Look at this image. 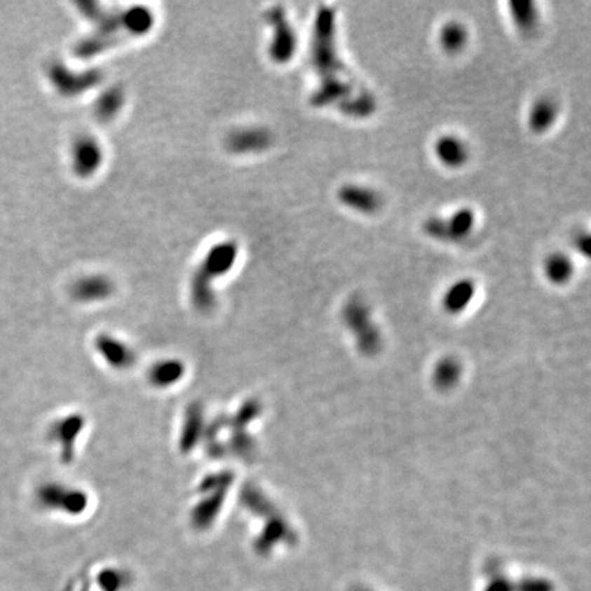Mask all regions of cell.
<instances>
[{
  "mask_svg": "<svg viewBox=\"0 0 591 591\" xmlns=\"http://www.w3.org/2000/svg\"><path fill=\"white\" fill-rule=\"evenodd\" d=\"M240 501L243 504V507L248 509L251 513H254L257 516H267V515H273L274 508L271 505V503L267 500V497L252 484H248L243 489L241 496H240Z\"/></svg>",
  "mask_w": 591,
  "mask_h": 591,
  "instance_id": "7402d4cb",
  "label": "cell"
},
{
  "mask_svg": "<svg viewBox=\"0 0 591 591\" xmlns=\"http://www.w3.org/2000/svg\"><path fill=\"white\" fill-rule=\"evenodd\" d=\"M337 198L341 205L360 215H375L383 207L382 195L376 189L360 184L339 186Z\"/></svg>",
  "mask_w": 591,
  "mask_h": 591,
  "instance_id": "5b68a950",
  "label": "cell"
},
{
  "mask_svg": "<svg viewBox=\"0 0 591 591\" xmlns=\"http://www.w3.org/2000/svg\"><path fill=\"white\" fill-rule=\"evenodd\" d=\"M515 591H555V585L543 578H524L515 582Z\"/></svg>",
  "mask_w": 591,
  "mask_h": 591,
  "instance_id": "603a6c76",
  "label": "cell"
},
{
  "mask_svg": "<svg viewBox=\"0 0 591 591\" xmlns=\"http://www.w3.org/2000/svg\"><path fill=\"white\" fill-rule=\"evenodd\" d=\"M509 17L513 27L522 34H533L541 21L538 6L531 0H515L509 3Z\"/></svg>",
  "mask_w": 591,
  "mask_h": 591,
  "instance_id": "4fadbf2b",
  "label": "cell"
},
{
  "mask_svg": "<svg viewBox=\"0 0 591 591\" xmlns=\"http://www.w3.org/2000/svg\"><path fill=\"white\" fill-rule=\"evenodd\" d=\"M271 24L276 32V39L271 46V57L280 63L287 62L289 59H292L297 48L296 34L287 24L282 10H273Z\"/></svg>",
  "mask_w": 591,
  "mask_h": 591,
  "instance_id": "8fae6325",
  "label": "cell"
},
{
  "mask_svg": "<svg viewBox=\"0 0 591 591\" xmlns=\"http://www.w3.org/2000/svg\"><path fill=\"white\" fill-rule=\"evenodd\" d=\"M41 503L46 507L66 512L69 515H81L88 507V496L80 489L63 484H50L40 493Z\"/></svg>",
  "mask_w": 591,
  "mask_h": 591,
  "instance_id": "8992f818",
  "label": "cell"
},
{
  "mask_svg": "<svg viewBox=\"0 0 591 591\" xmlns=\"http://www.w3.org/2000/svg\"><path fill=\"white\" fill-rule=\"evenodd\" d=\"M100 580H102V585L106 586L107 590L114 591L116 590L119 586L122 587L123 575H122V572H118V571H115V569L111 568L109 571L102 572Z\"/></svg>",
  "mask_w": 591,
  "mask_h": 591,
  "instance_id": "d4e9b609",
  "label": "cell"
},
{
  "mask_svg": "<svg viewBox=\"0 0 591 591\" xmlns=\"http://www.w3.org/2000/svg\"><path fill=\"white\" fill-rule=\"evenodd\" d=\"M74 155H76V161H74L76 169L81 175L90 174L97 169L100 163V158H102L99 145L90 139L79 141Z\"/></svg>",
  "mask_w": 591,
  "mask_h": 591,
  "instance_id": "ffe728a7",
  "label": "cell"
},
{
  "mask_svg": "<svg viewBox=\"0 0 591 591\" xmlns=\"http://www.w3.org/2000/svg\"><path fill=\"white\" fill-rule=\"evenodd\" d=\"M575 247L579 254H589L590 251V237L589 234H578L575 238Z\"/></svg>",
  "mask_w": 591,
  "mask_h": 591,
  "instance_id": "484cf974",
  "label": "cell"
},
{
  "mask_svg": "<svg viewBox=\"0 0 591 591\" xmlns=\"http://www.w3.org/2000/svg\"><path fill=\"white\" fill-rule=\"evenodd\" d=\"M237 248L234 244H224L211 251L207 256L204 264L192 282V300L200 312H208L212 310L215 299L211 289V281L219 276H224L226 271L233 266L236 259Z\"/></svg>",
  "mask_w": 591,
  "mask_h": 591,
  "instance_id": "3957f363",
  "label": "cell"
},
{
  "mask_svg": "<svg viewBox=\"0 0 591 591\" xmlns=\"http://www.w3.org/2000/svg\"><path fill=\"white\" fill-rule=\"evenodd\" d=\"M226 491V489H222L203 493L204 498L197 503L191 513V522L196 530L204 531L214 524L225 504Z\"/></svg>",
  "mask_w": 591,
  "mask_h": 591,
  "instance_id": "7c38bea8",
  "label": "cell"
},
{
  "mask_svg": "<svg viewBox=\"0 0 591 591\" xmlns=\"http://www.w3.org/2000/svg\"><path fill=\"white\" fill-rule=\"evenodd\" d=\"M470 41V32L467 27L456 20L445 22L438 33V43L441 50L448 55L461 54Z\"/></svg>",
  "mask_w": 591,
  "mask_h": 591,
  "instance_id": "5bb4252c",
  "label": "cell"
},
{
  "mask_svg": "<svg viewBox=\"0 0 591 591\" xmlns=\"http://www.w3.org/2000/svg\"><path fill=\"white\" fill-rule=\"evenodd\" d=\"M433 154L442 168L449 170L463 169L471 158L467 141L453 133L442 135L434 141Z\"/></svg>",
  "mask_w": 591,
  "mask_h": 591,
  "instance_id": "52a82bcc",
  "label": "cell"
},
{
  "mask_svg": "<svg viewBox=\"0 0 591 591\" xmlns=\"http://www.w3.org/2000/svg\"><path fill=\"white\" fill-rule=\"evenodd\" d=\"M287 533H289L287 524L283 520H281V519H277L276 516H273L267 522V524H266L264 530L261 531V534L259 535V538L256 541V548L261 553H266L274 545H277L278 542L286 539L287 538Z\"/></svg>",
  "mask_w": 591,
  "mask_h": 591,
  "instance_id": "44dd1931",
  "label": "cell"
},
{
  "mask_svg": "<svg viewBox=\"0 0 591 591\" xmlns=\"http://www.w3.org/2000/svg\"><path fill=\"white\" fill-rule=\"evenodd\" d=\"M152 25V15L145 8L129 10L123 15L113 17L103 22L100 29L90 37L83 41L79 48V57H93L96 53H102L106 48L122 41L133 34H141Z\"/></svg>",
  "mask_w": 591,
  "mask_h": 591,
  "instance_id": "7a4b0ae2",
  "label": "cell"
},
{
  "mask_svg": "<svg viewBox=\"0 0 591 591\" xmlns=\"http://www.w3.org/2000/svg\"><path fill=\"white\" fill-rule=\"evenodd\" d=\"M560 106L552 96L535 99L527 114V126L534 135L548 133L559 121Z\"/></svg>",
  "mask_w": 591,
  "mask_h": 591,
  "instance_id": "9c48e42d",
  "label": "cell"
},
{
  "mask_svg": "<svg viewBox=\"0 0 591 591\" xmlns=\"http://www.w3.org/2000/svg\"><path fill=\"white\" fill-rule=\"evenodd\" d=\"M113 283L103 277H90L77 282L73 287V294L77 300L84 303L100 301L113 293Z\"/></svg>",
  "mask_w": 591,
  "mask_h": 591,
  "instance_id": "ac0fdd59",
  "label": "cell"
},
{
  "mask_svg": "<svg viewBox=\"0 0 591 591\" xmlns=\"http://www.w3.org/2000/svg\"><path fill=\"white\" fill-rule=\"evenodd\" d=\"M312 60L319 76V86L311 99L313 106L337 107L352 118H367L375 111L374 95L352 80L338 55L336 13L330 7L320 8L316 17Z\"/></svg>",
  "mask_w": 591,
  "mask_h": 591,
  "instance_id": "6da1fadb",
  "label": "cell"
},
{
  "mask_svg": "<svg viewBox=\"0 0 591 591\" xmlns=\"http://www.w3.org/2000/svg\"><path fill=\"white\" fill-rule=\"evenodd\" d=\"M475 294V283L471 280H460L454 282L447 290L444 297V306L449 312H458L466 308Z\"/></svg>",
  "mask_w": 591,
  "mask_h": 591,
  "instance_id": "d6986e66",
  "label": "cell"
},
{
  "mask_svg": "<svg viewBox=\"0 0 591 591\" xmlns=\"http://www.w3.org/2000/svg\"><path fill=\"white\" fill-rule=\"evenodd\" d=\"M204 431V419H203V409L200 404H191L185 414V421L182 424L181 438H179V448L184 453L191 451Z\"/></svg>",
  "mask_w": 591,
  "mask_h": 591,
  "instance_id": "2e32d148",
  "label": "cell"
},
{
  "mask_svg": "<svg viewBox=\"0 0 591 591\" xmlns=\"http://www.w3.org/2000/svg\"><path fill=\"white\" fill-rule=\"evenodd\" d=\"M542 271L546 280L555 285H563L572 278L575 267L572 259L564 252H552L542 261Z\"/></svg>",
  "mask_w": 591,
  "mask_h": 591,
  "instance_id": "e0dca14e",
  "label": "cell"
},
{
  "mask_svg": "<svg viewBox=\"0 0 591 591\" xmlns=\"http://www.w3.org/2000/svg\"><path fill=\"white\" fill-rule=\"evenodd\" d=\"M483 591H515V582L504 573H491Z\"/></svg>",
  "mask_w": 591,
  "mask_h": 591,
  "instance_id": "cb8c5ba5",
  "label": "cell"
},
{
  "mask_svg": "<svg viewBox=\"0 0 591 591\" xmlns=\"http://www.w3.org/2000/svg\"><path fill=\"white\" fill-rule=\"evenodd\" d=\"M84 426L85 418L80 414L69 415L54 424L51 430V435L60 445L63 463L70 464L73 461L76 441L83 433Z\"/></svg>",
  "mask_w": 591,
  "mask_h": 591,
  "instance_id": "30bf717a",
  "label": "cell"
},
{
  "mask_svg": "<svg viewBox=\"0 0 591 591\" xmlns=\"http://www.w3.org/2000/svg\"><path fill=\"white\" fill-rule=\"evenodd\" d=\"M475 212L471 208H460L448 217H431L423 222V233L440 243H461L474 230Z\"/></svg>",
  "mask_w": 591,
  "mask_h": 591,
  "instance_id": "277c9868",
  "label": "cell"
},
{
  "mask_svg": "<svg viewBox=\"0 0 591 591\" xmlns=\"http://www.w3.org/2000/svg\"><path fill=\"white\" fill-rule=\"evenodd\" d=\"M355 591H371L368 590V589H365V587H360V589H356Z\"/></svg>",
  "mask_w": 591,
  "mask_h": 591,
  "instance_id": "4316f807",
  "label": "cell"
},
{
  "mask_svg": "<svg viewBox=\"0 0 591 591\" xmlns=\"http://www.w3.org/2000/svg\"><path fill=\"white\" fill-rule=\"evenodd\" d=\"M93 345L100 358L115 369H128L136 363L133 349L113 336L100 334L96 337Z\"/></svg>",
  "mask_w": 591,
  "mask_h": 591,
  "instance_id": "ba28073f",
  "label": "cell"
},
{
  "mask_svg": "<svg viewBox=\"0 0 591 591\" xmlns=\"http://www.w3.org/2000/svg\"><path fill=\"white\" fill-rule=\"evenodd\" d=\"M185 375V365L181 360L166 359L155 363L148 371V381L154 388L166 389L175 385Z\"/></svg>",
  "mask_w": 591,
  "mask_h": 591,
  "instance_id": "9a60e30c",
  "label": "cell"
}]
</instances>
